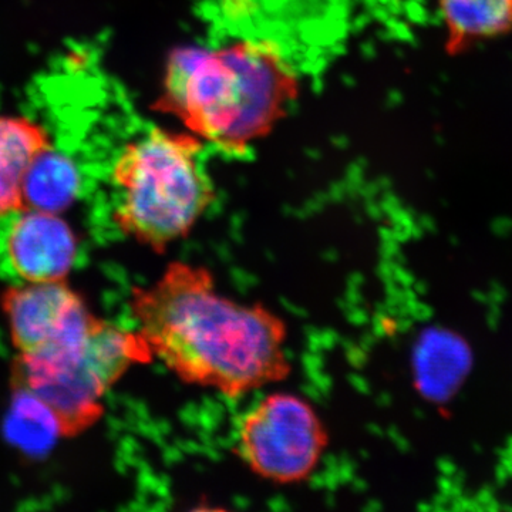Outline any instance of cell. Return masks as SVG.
Segmentation results:
<instances>
[{
	"label": "cell",
	"mask_w": 512,
	"mask_h": 512,
	"mask_svg": "<svg viewBox=\"0 0 512 512\" xmlns=\"http://www.w3.org/2000/svg\"><path fill=\"white\" fill-rule=\"evenodd\" d=\"M207 151L181 127H153L124 144L111 168L120 231L157 254L187 238L217 200Z\"/></svg>",
	"instance_id": "cell-3"
},
{
	"label": "cell",
	"mask_w": 512,
	"mask_h": 512,
	"mask_svg": "<svg viewBox=\"0 0 512 512\" xmlns=\"http://www.w3.org/2000/svg\"><path fill=\"white\" fill-rule=\"evenodd\" d=\"M437 8L456 46L512 32V0H437Z\"/></svg>",
	"instance_id": "cell-10"
},
{
	"label": "cell",
	"mask_w": 512,
	"mask_h": 512,
	"mask_svg": "<svg viewBox=\"0 0 512 512\" xmlns=\"http://www.w3.org/2000/svg\"><path fill=\"white\" fill-rule=\"evenodd\" d=\"M0 303L18 350L16 379L46 375L72 363L101 320L66 281L23 282L6 289Z\"/></svg>",
	"instance_id": "cell-5"
},
{
	"label": "cell",
	"mask_w": 512,
	"mask_h": 512,
	"mask_svg": "<svg viewBox=\"0 0 512 512\" xmlns=\"http://www.w3.org/2000/svg\"><path fill=\"white\" fill-rule=\"evenodd\" d=\"M301 76L269 37L238 35L174 47L164 64L156 109L207 146L241 156L285 120Z\"/></svg>",
	"instance_id": "cell-2"
},
{
	"label": "cell",
	"mask_w": 512,
	"mask_h": 512,
	"mask_svg": "<svg viewBox=\"0 0 512 512\" xmlns=\"http://www.w3.org/2000/svg\"><path fill=\"white\" fill-rule=\"evenodd\" d=\"M80 173L69 157L50 147L30 165L23 183L25 210L62 214L80 192Z\"/></svg>",
	"instance_id": "cell-9"
},
{
	"label": "cell",
	"mask_w": 512,
	"mask_h": 512,
	"mask_svg": "<svg viewBox=\"0 0 512 512\" xmlns=\"http://www.w3.org/2000/svg\"><path fill=\"white\" fill-rule=\"evenodd\" d=\"M329 443L325 421L301 394L279 390L265 394L235 424L234 451L239 461L272 484L309 480Z\"/></svg>",
	"instance_id": "cell-4"
},
{
	"label": "cell",
	"mask_w": 512,
	"mask_h": 512,
	"mask_svg": "<svg viewBox=\"0 0 512 512\" xmlns=\"http://www.w3.org/2000/svg\"><path fill=\"white\" fill-rule=\"evenodd\" d=\"M50 147L52 137L43 124L25 116H0V218L25 211L26 174Z\"/></svg>",
	"instance_id": "cell-8"
},
{
	"label": "cell",
	"mask_w": 512,
	"mask_h": 512,
	"mask_svg": "<svg viewBox=\"0 0 512 512\" xmlns=\"http://www.w3.org/2000/svg\"><path fill=\"white\" fill-rule=\"evenodd\" d=\"M6 254L23 282L66 281L76 264L79 239L60 214L25 210L9 228Z\"/></svg>",
	"instance_id": "cell-7"
},
{
	"label": "cell",
	"mask_w": 512,
	"mask_h": 512,
	"mask_svg": "<svg viewBox=\"0 0 512 512\" xmlns=\"http://www.w3.org/2000/svg\"><path fill=\"white\" fill-rule=\"evenodd\" d=\"M130 312L153 359L188 386L237 399L291 375L284 318L229 298L205 266L171 262L133 289Z\"/></svg>",
	"instance_id": "cell-1"
},
{
	"label": "cell",
	"mask_w": 512,
	"mask_h": 512,
	"mask_svg": "<svg viewBox=\"0 0 512 512\" xmlns=\"http://www.w3.org/2000/svg\"><path fill=\"white\" fill-rule=\"evenodd\" d=\"M153 360L137 330L101 319L76 360L55 372L16 380L15 386L45 404L60 433H79L100 419L101 399L131 367Z\"/></svg>",
	"instance_id": "cell-6"
}]
</instances>
